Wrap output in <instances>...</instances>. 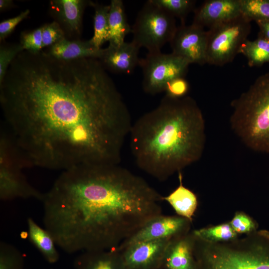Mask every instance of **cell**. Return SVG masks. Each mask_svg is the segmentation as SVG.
Instances as JSON below:
<instances>
[{
  "mask_svg": "<svg viewBox=\"0 0 269 269\" xmlns=\"http://www.w3.org/2000/svg\"><path fill=\"white\" fill-rule=\"evenodd\" d=\"M99 59L23 50L0 83L2 124L30 167L119 164L133 125Z\"/></svg>",
  "mask_w": 269,
  "mask_h": 269,
  "instance_id": "6da1fadb",
  "label": "cell"
},
{
  "mask_svg": "<svg viewBox=\"0 0 269 269\" xmlns=\"http://www.w3.org/2000/svg\"><path fill=\"white\" fill-rule=\"evenodd\" d=\"M163 198L119 164H81L63 171L44 194L43 223L67 253L116 250L162 214Z\"/></svg>",
  "mask_w": 269,
  "mask_h": 269,
  "instance_id": "7a4b0ae2",
  "label": "cell"
},
{
  "mask_svg": "<svg viewBox=\"0 0 269 269\" xmlns=\"http://www.w3.org/2000/svg\"><path fill=\"white\" fill-rule=\"evenodd\" d=\"M130 145L141 170L159 181L198 161L204 149L205 120L196 101L165 95L133 124Z\"/></svg>",
  "mask_w": 269,
  "mask_h": 269,
  "instance_id": "3957f363",
  "label": "cell"
},
{
  "mask_svg": "<svg viewBox=\"0 0 269 269\" xmlns=\"http://www.w3.org/2000/svg\"><path fill=\"white\" fill-rule=\"evenodd\" d=\"M232 130L254 151L269 153V72L259 76L231 104Z\"/></svg>",
  "mask_w": 269,
  "mask_h": 269,
  "instance_id": "277c9868",
  "label": "cell"
},
{
  "mask_svg": "<svg viewBox=\"0 0 269 269\" xmlns=\"http://www.w3.org/2000/svg\"><path fill=\"white\" fill-rule=\"evenodd\" d=\"M177 28L175 17L149 0L139 11L131 27L132 41L139 48H146L148 53L160 52L166 43H170Z\"/></svg>",
  "mask_w": 269,
  "mask_h": 269,
  "instance_id": "5b68a950",
  "label": "cell"
},
{
  "mask_svg": "<svg viewBox=\"0 0 269 269\" xmlns=\"http://www.w3.org/2000/svg\"><path fill=\"white\" fill-rule=\"evenodd\" d=\"M251 21L241 14L207 30L206 63L222 66L240 53L251 31Z\"/></svg>",
  "mask_w": 269,
  "mask_h": 269,
  "instance_id": "8992f818",
  "label": "cell"
},
{
  "mask_svg": "<svg viewBox=\"0 0 269 269\" xmlns=\"http://www.w3.org/2000/svg\"><path fill=\"white\" fill-rule=\"evenodd\" d=\"M189 64L187 60L172 52L148 53L145 58L140 59L139 63L143 75V91L152 95L164 92L170 81L185 77Z\"/></svg>",
  "mask_w": 269,
  "mask_h": 269,
  "instance_id": "52a82bcc",
  "label": "cell"
},
{
  "mask_svg": "<svg viewBox=\"0 0 269 269\" xmlns=\"http://www.w3.org/2000/svg\"><path fill=\"white\" fill-rule=\"evenodd\" d=\"M201 265L203 269H269V253L219 249L205 253Z\"/></svg>",
  "mask_w": 269,
  "mask_h": 269,
  "instance_id": "ba28073f",
  "label": "cell"
},
{
  "mask_svg": "<svg viewBox=\"0 0 269 269\" xmlns=\"http://www.w3.org/2000/svg\"><path fill=\"white\" fill-rule=\"evenodd\" d=\"M207 30L194 23L177 26L170 42L172 53L190 64L203 65L206 63Z\"/></svg>",
  "mask_w": 269,
  "mask_h": 269,
  "instance_id": "9c48e42d",
  "label": "cell"
},
{
  "mask_svg": "<svg viewBox=\"0 0 269 269\" xmlns=\"http://www.w3.org/2000/svg\"><path fill=\"white\" fill-rule=\"evenodd\" d=\"M189 221L182 217L157 216L148 221L116 250L121 252L127 246L138 242L178 236L186 228Z\"/></svg>",
  "mask_w": 269,
  "mask_h": 269,
  "instance_id": "30bf717a",
  "label": "cell"
},
{
  "mask_svg": "<svg viewBox=\"0 0 269 269\" xmlns=\"http://www.w3.org/2000/svg\"><path fill=\"white\" fill-rule=\"evenodd\" d=\"M171 239L134 243L120 252L129 269H160L165 251Z\"/></svg>",
  "mask_w": 269,
  "mask_h": 269,
  "instance_id": "8fae6325",
  "label": "cell"
},
{
  "mask_svg": "<svg viewBox=\"0 0 269 269\" xmlns=\"http://www.w3.org/2000/svg\"><path fill=\"white\" fill-rule=\"evenodd\" d=\"M193 23L211 27L242 14L239 0H208L194 10Z\"/></svg>",
  "mask_w": 269,
  "mask_h": 269,
  "instance_id": "7c38bea8",
  "label": "cell"
},
{
  "mask_svg": "<svg viewBox=\"0 0 269 269\" xmlns=\"http://www.w3.org/2000/svg\"><path fill=\"white\" fill-rule=\"evenodd\" d=\"M139 49L133 41H125L116 46L109 44L103 48L99 59L106 69L116 73L130 74L139 65Z\"/></svg>",
  "mask_w": 269,
  "mask_h": 269,
  "instance_id": "4fadbf2b",
  "label": "cell"
},
{
  "mask_svg": "<svg viewBox=\"0 0 269 269\" xmlns=\"http://www.w3.org/2000/svg\"><path fill=\"white\" fill-rule=\"evenodd\" d=\"M90 2L83 0L50 1V13L60 25L65 36H74L80 34L83 12Z\"/></svg>",
  "mask_w": 269,
  "mask_h": 269,
  "instance_id": "5bb4252c",
  "label": "cell"
},
{
  "mask_svg": "<svg viewBox=\"0 0 269 269\" xmlns=\"http://www.w3.org/2000/svg\"><path fill=\"white\" fill-rule=\"evenodd\" d=\"M44 194L32 186L23 171L0 170V199L35 198L42 201Z\"/></svg>",
  "mask_w": 269,
  "mask_h": 269,
  "instance_id": "9a60e30c",
  "label": "cell"
},
{
  "mask_svg": "<svg viewBox=\"0 0 269 269\" xmlns=\"http://www.w3.org/2000/svg\"><path fill=\"white\" fill-rule=\"evenodd\" d=\"M197 269L193 255V242L187 236L172 238L166 249L161 269Z\"/></svg>",
  "mask_w": 269,
  "mask_h": 269,
  "instance_id": "2e32d148",
  "label": "cell"
},
{
  "mask_svg": "<svg viewBox=\"0 0 269 269\" xmlns=\"http://www.w3.org/2000/svg\"><path fill=\"white\" fill-rule=\"evenodd\" d=\"M75 269H129L121 252L116 250L84 251L74 262Z\"/></svg>",
  "mask_w": 269,
  "mask_h": 269,
  "instance_id": "e0dca14e",
  "label": "cell"
},
{
  "mask_svg": "<svg viewBox=\"0 0 269 269\" xmlns=\"http://www.w3.org/2000/svg\"><path fill=\"white\" fill-rule=\"evenodd\" d=\"M103 48L97 49L89 40L83 41L76 39L70 40L65 38L49 47L48 55L58 59L70 60L84 58L99 59Z\"/></svg>",
  "mask_w": 269,
  "mask_h": 269,
  "instance_id": "ac0fdd59",
  "label": "cell"
},
{
  "mask_svg": "<svg viewBox=\"0 0 269 269\" xmlns=\"http://www.w3.org/2000/svg\"><path fill=\"white\" fill-rule=\"evenodd\" d=\"M27 236L30 242L50 264L56 263L59 254L55 242L51 234L45 229L40 227L34 220L29 217L27 220Z\"/></svg>",
  "mask_w": 269,
  "mask_h": 269,
  "instance_id": "d6986e66",
  "label": "cell"
},
{
  "mask_svg": "<svg viewBox=\"0 0 269 269\" xmlns=\"http://www.w3.org/2000/svg\"><path fill=\"white\" fill-rule=\"evenodd\" d=\"M109 13V45L118 46L124 42L126 36L131 32L123 0H112Z\"/></svg>",
  "mask_w": 269,
  "mask_h": 269,
  "instance_id": "ffe728a7",
  "label": "cell"
},
{
  "mask_svg": "<svg viewBox=\"0 0 269 269\" xmlns=\"http://www.w3.org/2000/svg\"><path fill=\"white\" fill-rule=\"evenodd\" d=\"M179 185L168 196L163 197L174 209L177 214L189 221H191L197 206L195 194L184 187L182 183V175L178 172Z\"/></svg>",
  "mask_w": 269,
  "mask_h": 269,
  "instance_id": "44dd1931",
  "label": "cell"
},
{
  "mask_svg": "<svg viewBox=\"0 0 269 269\" xmlns=\"http://www.w3.org/2000/svg\"><path fill=\"white\" fill-rule=\"evenodd\" d=\"M240 53L247 58L250 67L269 63V41L259 36L254 40L247 39L242 45Z\"/></svg>",
  "mask_w": 269,
  "mask_h": 269,
  "instance_id": "7402d4cb",
  "label": "cell"
},
{
  "mask_svg": "<svg viewBox=\"0 0 269 269\" xmlns=\"http://www.w3.org/2000/svg\"><path fill=\"white\" fill-rule=\"evenodd\" d=\"M95 9L94 16V34L89 40L96 48L101 49V46L108 41L109 35V13L110 5H105L91 3Z\"/></svg>",
  "mask_w": 269,
  "mask_h": 269,
  "instance_id": "603a6c76",
  "label": "cell"
},
{
  "mask_svg": "<svg viewBox=\"0 0 269 269\" xmlns=\"http://www.w3.org/2000/svg\"><path fill=\"white\" fill-rule=\"evenodd\" d=\"M156 5L174 17L179 18L181 24H185L188 14L194 10L196 1L193 0H151Z\"/></svg>",
  "mask_w": 269,
  "mask_h": 269,
  "instance_id": "cb8c5ba5",
  "label": "cell"
},
{
  "mask_svg": "<svg viewBox=\"0 0 269 269\" xmlns=\"http://www.w3.org/2000/svg\"><path fill=\"white\" fill-rule=\"evenodd\" d=\"M242 14L253 20H269V0H239Z\"/></svg>",
  "mask_w": 269,
  "mask_h": 269,
  "instance_id": "d4e9b609",
  "label": "cell"
},
{
  "mask_svg": "<svg viewBox=\"0 0 269 269\" xmlns=\"http://www.w3.org/2000/svg\"><path fill=\"white\" fill-rule=\"evenodd\" d=\"M24 260L21 252L6 242L0 243V269H23Z\"/></svg>",
  "mask_w": 269,
  "mask_h": 269,
  "instance_id": "484cf974",
  "label": "cell"
},
{
  "mask_svg": "<svg viewBox=\"0 0 269 269\" xmlns=\"http://www.w3.org/2000/svg\"><path fill=\"white\" fill-rule=\"evenodd\" d=\"M193 233L198 238L212 242L228 241L235 238L237 235L230 223L199 229Z\"/></svg>",
  "mask_w": 269,
  "mask_h": 269,
  "instance_id": "4316f807",
  "label": "cell"
},
{
  "mask_svg": "<svg viewBox=\"0 0 269 269\" xmlns=\"http://www.w3.org/2000/svg\"><path fill=\"white\" fill-rule=\"evenodd\" d=\"M24 50L20 44L1 45L0 47V83L6 73L7 69L17 55Z\"/></svg>",
  "mask_w": 269,
  "mask_h": 269,
  "instance_id": "83f0119b",
  "label": "cell"
},
{
  "mask_svg": "<svg viewBox=\"0 0 269 269\" xmlns=\"http://www.w3.org/2000/svg\"><path fill=\"white\" fill-rule=\"evenodd\" d=\"M42 27V47L51 46L66 38L65 34L58 22L54 21Z\"/></svg>",
  "mask_w": 269,
  "mask_h": 269,
  "instance_id": "f1b7e54d",
  "label": "cell"
},
{
  "mask_svg": "<svg viewBox=\"0 0 269 269\" xmlns=\"http://www.w3.org/2000/svg\"><path fill=\"white\" fill-rule=\"evenodd\" d=\"M42 27L29 32H22L21 35L20 44L24 50L32 52L41 51L42 43Z\"/></svg>",
  "mask_w": 269,
  "mask_h": 269,
  "instance_id": "f546056e",
  "label": "cell"
},
{
  "mask_svg": "<svg viewBox=\"0 0 269 269\" xmlns=\"http://www.w3.org/2000/svg\"><path fill=\"white\" fill-rule=\"evenodd\" d=\"M189 84L184 77L175 78L168 82L165 86V95L173 97L185 96L189 90Z\"/></svg>",
  "mask_w": 269,
  "mask_h": 269,
  "instance_id": "4dcf8cb0",
  "label": "cell"
},
{
  "mask_svg": "<svg viewBox=\"0 0 269 269\" xmlns=\"http://www.w3.org/2000/svg\"><path fill=\"white\" fill-rule=\"evenodd\" d=\"M29 12V10L27 9L15 17L1 21L0 23V41L7 37L13 31L16 26L27 17Z\"/></svg>",
  "mask_w": 269,
  "mask_h": 269,
  "instance_id": "1f68e13d",
  "label": "cell"
},
{
  "mask_svg": "<svg viewBox=\"0 0 269 269\" xmlns=\"http://www.w3.org/2000/svg\"><path fill=\"white\" fill-rule=\"evenodd\" d=\"M230 224L236 233H248L253 230L255 227L252 219L243 213L236 214Z\"/></svg>",
  "mask_w": 269,
  "mask_h": 269,
  "instance_id": "d6a6232c",
  "label": "cell"
},
{
  "mask_svg": "<svg viewBox=\"0 0 269 269\" xmlns=\"http://www.w3.org/2000/svg\"><path fill=\"white\" fill-rule=\"evenodd\" d=\"M256 23L260 29L258 36L269 41V20L258 21Z\"/></svg>",
  "mask_w": 269,
  "mask_h": 269,
  "instance_id": "836d02e7",
  "label": "cell"
},
{
  "mask_svg": "<svg viewBox=\"0 0 269 269\" xmlns=\"http://www.w3.org/2000/svg\"><path fill=\"white\" fill-rule=\"evenodd\" d=\"M13 6V2L11 0H0V10L3 11Z\"/></svg>",
  "mask_w": 269,
  "mask_h": 269,
  "instance_id": "e575fe53",
  "label": "cell"
}]
</instances>
